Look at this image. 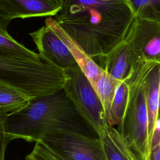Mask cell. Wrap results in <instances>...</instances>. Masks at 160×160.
Masks as SVG:
<instances>
[{
  "mask_svg": "<svg viewBox=\"0 0 160 160\" xmlns=\"http://www.w3.org/2000/svg\"><path fill=\"white\" fill-rule=\"evenodd\" d=\"M133 18L160 21V0H126Z\"/></svg>",
  "mask_w": 160,
  "mask_h": 160,
  "instance_id": "2e32d148",
  "label": "cell"
},
{
  "mask_svg": "<svg viewBox=\"0 0 160 160\" xmlns=\"http://www.w3.org/2000/svg\"><path fill=\"white\" fill-rule=\"evenodd\" d=\"M102 68L115 79L126 81L131 75L139 60L128 31L122 39L103 55Z\"/></svg>",
  "mask_w": 160,
  "mask_h": 160,
  "instance_id": "ba28073f",
  "label": "cell"
},
{
  "mask_svg": "<svg viewBox=\"0 0 160 160\" xmlns=\"http://www.w3.org/2000/svg\"><path fill=\"white\" fill-rule=\"evenodd\" d=\"M150 160H160V143L151 148L150 151Z\"/></svg>",
  "mask_w": 160,
  "mask_h": 160,
  "instance_id": "44dd1931",
  "label": "cell"
},
{
  "mask_svg": "<svg viewBox=\"0 0 160 160\" xmlns=\"http://www.w3.org/2000/svg\"><path fill=\"white\" fill-rule=\"evenodd\" d=\"M121 82L104 69L93 86L104 108L106 117L107 118L116 92L118 86Z\"/></svg>",
  "mask_w": 160,
  "mask_h": 160,
  "instance_id": "9a60e30c",
  "label": "cell"
},
{
  "mask_svg": "<svg viewBox=\"0 0 160 160\" xmlns=\"http://www.w3.org/2000/svg\"><path fill=\"white\" fill-rule=\"evenodd\" d=\"M97 0H62L54 16L61 28L94 61L108 51V35L114 6Z\"/></svg>",
  "mask_w": 160,
  "mask_h": 160,
  "instance_id": "7a4b0ae2",
  "label": "cell"
},
{
  "mask_svg": "<svg viewBox=\"0 0 160 160\" xmlns=\"http://www.w3.org/2000/svg\"><path fill=\"white\" fill-rule=\"evenodd\" d=\"M31 99L20 91L0 82V110L7 115L22 110Z\"/></svg>",
  "mask_w": 160,
  "mask_h": 160,
  "instance_id": "4fadbf2b",
  "label": "cell"
},
{
  "mask_svg": "<svg viewBox=\"0 0 160 160\" xmlns=\"http://www.w3.org/2000/svg\"><path fill=\"white\" fill-rule=\"evenodd\" d=\"M39 54L58 67L66 70L77 64L67 46L47 25L29 33Z\"/></svg>",
  "mask_w": 160,
  "mask_h": 160,
  "instance_id": "9c48e42d",
  "label": "cell"
},
{
  "mask_svg": "<svg viewBox=\"0 0 160 160\" xmlns=\"http://www.w3.org/2000/svg\"><path fill=\"white\" fill-rule=\"evenodd\" d=\"M38 142L62 160H107L97 136L61 131L46 134Z\"/></svg>",
  "mask_w": 160,
  "mask_h": 160,
  "instance_id": "5b68a950",
  "label": "cell"
},
{
  "mask_svg": "<svg viewBox=\"0 0 160 160\" xmlns=\"http://www.w3.org/2000/svg\"><path fill=\"white\" fill-rule=\"evenodd\" d=\"M62 0H0V16L15 19L55 16L61 9Z\"/></svg>",
  "mask_w": 160,
  "mask_h": 160,
  "instance_id": "30bf717a",
  "label": "cell"
},
{
  "mask_svg": "<svg viewBox=\"0 0 160 160\" xmlns=\"http://www.w3.org/2000/svg\"><path fill=\"white\" fill-rule=\"evenodd\" d=\"M5 128L10 141L22 139L36 142L46 134L61 131L98 137L63 89L31 99L24 109L8 116Z\"/></svg>",
  "mask_w": 160,
  "mask_h": 160,
  "instance_id": "6da1fadb",
  "label": "cell"
},
{
  "mask_svg": "<svg viewBox=\"0 0 160 160\" xmlns=\"http://www.w3.org/2000/svg\"><path fill=\"white\" fill-rule=\"evenodd\" d=\"M98 137L107 160H139L117 128L107 124Z\"/></svg>",
  "mask_w": 160,
  "mask_h": 160,
  "instance_id": "7c38bea8",
  "label": "cell"
},
{
  "mask_svg": "<svg viewBox=\"0 0 160 160\" xmlns=\"http://www.w3.org/2000/svg\"><path fill=\"white\" fill-rule=\"evenodd\" d=\"M97 1H105V2H126V0H97Z\"/></svg>",
  "mask_w": 160,
  "mask_h": 160,
  "instance_id": "7402d4cb",
  "label": "cell"
},
{
  "mask_svg": "<svg viewBox=\"0 0 160 160\" xmlns=\"http://www.w3.org/2000/svg\"><path fill=\"white\" fill-rule=\"evenodd\" d=\"M138 71L146 101L150 148L153 132L159 118L160 64L152 61H139Z\"/></svg>",
  "mask_w": 160,
  "mask_h": 160,
  "instance_id": "52a82bcc",
  "label": "cell"
},
{
  "mask_svg": "<svg viewBox=\"0 0 160 160\" xmlns=\"http://www.w3.org/2000/svg\"><path fill=\"white\" fill-rule=\"evenodd\" d=\"M8 115L0 110V160H4L5 152L10 142L6 132L5 124Z\"/></svg>",
  "mask_w": 160,
  "mask_h": 160,
  "instance_id": "d6986e66",
  "label": "cell"
},
{
  "mask_svg": "<svg viewBox=\"0 0 160 160\" xmlns=\"http://www.w3.org/2000/svg\"><path fill=\"white\" fill-rule=\"evenodd\" d=\"M25 160H62L51 152L39 142H35L32 151L26 155Z\"/></svg>",
  "mask_w": 160,
  "mask_h": 160,
  "instance_id": "ac0fdd59",
  "label": "cell"
},
{
  "mask_svg": "<svg viewBox=\"0 0 160 160\" xmlns=\"http://www.w3.org/2000/svg\"><path fill=\"white\" fill-rule=\"evenodd\" d=\"M129 88L126 81H121L117 87L116 92L106 118L109 125H118L125 113L129 99Z\"/></svg>",
  "mask_w": 160,
  "mask_h": 160,
  "instance_id": "5bb4252c",
  "label": "cell"
},
{
  "mask_svg": "<svg viewBox=\"0 0 160 160\" xmlns=\"http://www.w3.org/2000/svg\"><path fill=\"white\" fill-rule=\"evenodd\" d=\"M45 24L52 29L67 46L77 64L93 87L102 74L104 69L86 52L81 46L61 28L54 18H46Z\"/></svg>",
  "mask_w": 160,
  "mask_h": 160,
  "instance_id": "8fae6325",
  "label": "cell"
},
{
  "mask_svg": "<svg viewBox=\"0 0 160 160\" xmlns=\"http://www.w3.org/2000/svg\"><path fill=\"white\" fill-rule=\"evenodd\" d=\"M127 31L139 61L160 64V21L134 18Z\"/></svg>",
  "mask_w": 160,
  "mask_h": 160,
  "instance_id": "8992f818",
  "label": "cell"
},
{
  "mask_svg": "<svg viewBox=\"0 0 160 160\" xmlns=\"http://www.w3.org/2000/svg\"><path fill=\"white\" fill-rule=\"evenodd\" d=\"M8 21L0 16V50L16 52L31 57L39 58L40 54L29 49L15 40L8 32Z\"/></svg>",
  "mask_w": 160,
  "mask_h": 160,
  "instance_id": "e0dca14e",
  "label": "cell"
},
{
  "mask_svg": "<svg viewBox=\"0 0 160 160\" xmlns=\"http://www.w3.org/2000/svg\"><path fill=\"white\" fill-rule=\"evenodd\" d=\"M160 143V118H159L154 132L152 135V138L151 142V146H150V151L151 148L155 147L158 144Z\"/></svg>",
  "mask_w": 160,
  "mask_h": 160,
  "instance_id": "ffe728a7",
  "label": "cell"
},
{
  "mask_svg": "<svg viewBox=\"0 0 160 160\" xmlns=\"http://www.w3.org/2000/svg\"><path fill=\"white\" fill-rule=\"evenodd\" d=\"M159 118H160V90H159Z\"/></svg>",
  "mask_w": 160,
  "mask_h": 160,
  "instance_id": "603a6c76",
  "label": "cell"
},
{
  "mask_svg": "<svg viewBox=\"0 0 160 160\" xmlns=\"http://www.w3.org/2000/svg\"><path fill=\"white\" fill-rule=\"evenodd\" d=\"M65 71L68 79L63 90L79 114L99 136L108 122L98 94L78 64Z\"/></svg>",
  "mask_w": 160,
  "mask_h": 160,
  "instance_id": "277c9868",
  "label": "cell"
},
{
  "mask_svg": "<svg viewBox=\"0 0 160 160\" xmlns=\"http://www.w3.org/2000/svg\"><path fill=\"white\" fill-rule=\"evenodd\" d=\"M126 81L129 88L128 102L117 129L139 160H150L148 114L138 66Z\"/></svg>",
  "mask_w": 160,
  "mask_h": 160,
  "instance_id": "3957f363",
  "label": "cell"
}]
</instances>
